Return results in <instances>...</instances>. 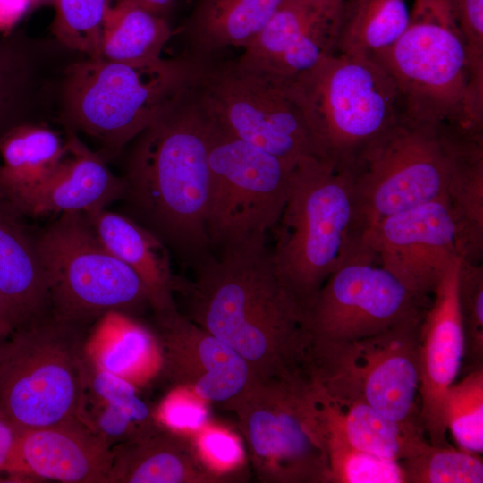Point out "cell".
I'll use <instances>...</instances> for the list:
<instances>
[{
  "mask_svg": "<svg viewBox=\"0 0 483 483\" xmlns=\"http://www.w3.org/2000/svg\"><path fill=\"white\" fill-rule=\"evenodd\" d=\"M187 318L241 355L255 379L305 369L303 310L279 280L266 242L221 250L178 277Z\"/></svg>",
  "mask_w": 483,
  "mask_h": 483,
  "instance_id": "6da1fadb",
  "label": "cell"
},
{
  "mask_svg": "<svg viewBox=\"0 0 483 483\" xmlns=\"http://www.w3.org/2000/svg\"><path fill=\"white\" fill-rule=\"evenodd\" d=\"M210 122L196 83L133 140L124 196L140 223L193 266L212 249L206 226Z\"/></svg>",
  "mask_w": 483,
  "mask_h": 483,
  "instance_id": "7a4b0ae2",
  "label": "cell"
},
{
  "mask_svg": "<svg viewBox=\"0 0 483 483\" xmlns=\"http://www.w3.org/2000/svg\"><path fill=\"white\" fill-rule=\"evenodd\" d=\"M199 65L184 54L143 64L72 62L62 74L60 120L67 131L95 139L107 161L195 84Z\"/></svg>",
  "mask_w": 483,
  "mask_h": 483,
  "instance_id": "3957f363",
  "label": "cell"
},
{
  "mask_svg": "<svg viewBox=\"0 0 483 483\" xmlns=\"http://www.w3.org/2000/svg\"><path fill=\"white\" fill-rule=\"evenodd\" d=\"M275 273L304 311L351 253L365 247L354 174L308 157L293 168L288 197L273 230Z\"/></svg>",
  "mask_w": 483,
  "mask_h": 483,
  "instance_id": "277c9868",
  "label": "cell"
},
{
  "mask_svg": "<svg viewBox=\"0 0 483 483\" xmlns=\"http://www.w3.org/2000/svg\"><path fill=\"white\" fill-rule=\"evenodd\" d=\"M373 58L394 79L403 118L483 132V92L450 0H412L403 33Z\"/></svg>",
  "mask_w": 483,
  "mask_h": 483,
  "instance_id": "5b68a950",
  "label": "cell"
},
{
  "mask_svg": "<svg viewBox=\"0 0 483 483\" xmlns=\"http://www.w3.org/2000/svg\"><path fill=\"white\" fill-rule=\"evenodd\" d=\"M290 82L319 157L353 174L366 152L403 118L396 84L373 57L336 53Z\"/></svg>",
  "mask_w": 483,
  "mask_h": 483,
  "instance_id": "8992f818",
  "label": "cell"
},
{
  "mask_svg": "<svg viewBox=\"0 0 483 483\" xmlns=\"http://www.w3.org/2000/svg\"><path fill=\"white\" fill-rule=\"evenodd\" d=\"M235 412L263 483H329L317 389L306 370L255 379L225 405Z\"/></svg>",
  "mask_w": 483,
  "mask_h": 483,
  "instance_id": "52a82bcc",
  "label": "cell"
},
{
  "mask_svg": "<svg viewBox=\"0 0 483 483\" xmlns=\"http://www.w3.org/2000/svg\"><path fill=\"white\" fill-rule=\"evenodd\" d=\"M84 326L52 313L16 328L0 349V414L21 429L78 419L87 360Z\"/></svg>",
  "mask_w": 483,
  "mask_h": 483,
  "instance_id": "ba28073f",
  "label": "cell"
},
{
  "mask_svg": "<svg viewBox=\"0 0 483 483\" xmlns=\"http://www.w3.org/2000/svg\"><path fill=\"white\" fill-rule=\"evenodd\" d=\"M35 240L55 318L85 326L149 306L140 278L105 247L83 213H62Z\"/></svg>",
  "mask_w": 483,
  "mask_h": 483,
  "instance_id": "9c48e42d",
  "label": "cell"
},
{
  "mask_svg": "<svg viewBox=\"0 0 483 483\" xmlns=\"http://www.w3.org/2000/svg\"><path fill=\"white\" fill-rule=\"evenodd\" d=\"M423 317L363 339L308 351L305 369L332 401L364 402L391 420L423 429L419 407Z\"/></svg>",
  "mask_w": 483,
  "mask_h": 483,
  "instance_id": "30bf717a",
  "label": "cell"
},
{
  "mask_svg": "<svg viewBox=\"0 0 483 483\" xmlns=\"http://www.w3.org/2000/svg\"><path fill=\"white\" fill-rule=\"evenodd\" d=\"M196 88L214 125L291 165L318 157L290 81L221 57L200 61Z\"/></svg>",
  "mask_w": 483,
  "mask_h": 483,
  "instance_id": "8fae6325",
  "label": "cell"
},
{
  "mask_svg": "<svg viewBox=\"0 0 483 483\" xmlns=\"http://www.w3.org/2000/svg\"><path fill=\"white\" fill-rule=\"evenodd\" d=\"M209 122L206 226L211 247L223 250L266 242L284 210L296 165L222 131L210 117Z\"/></svg>",
  "mask_w": 483,
  "mask_h": 483,
  "instance_id": "7c38bea8",
  "label": "cell"
},
{
  "mask_svg": "<svg viewBox=\"0 0 483 483\" xmlns=\"http://www.w3.org/2000/svg\"><path fill=\"white\" fill-rule=\"evenodd\" d=\"M454 127L402 118L354 172L362 232L388 216L446 197Z\"/></svg>",
  "mask_w": 483,
  "mask_h": 483,
  "instance_id": "4fadbf2b",
  "label": "cell"
},
{
  "mask_svg": "<svg viewBox=\"0 0 483 483\" xmlns=\"http://www.w3.org/2000/svg\"><path fill=\"white\" fill-rule=\"evenodd\" d=\"M431 296L405 287L369 251L347 256L303 315L308 351L363 339L424 316Z\"/></svg>",
  "mask_w": 483,
  "mask_h": 483,
  "instance_id": "5bb4252c",
  "label": "cell"
},
{
  "mask_svg": "<svg viewBox=\"0 0 483 483\" xmlns=\"http://www.w3.org/2000/svg\"><path fill=\"white\" fill-rule=\"evenodd\" d=\"M364 244L405 287L431 296L458 257L446 197L382 218L367 231Z\"/></svg>",
  "mask_w": 483,
  "mask_h": 483,
  "instance_id": "9a60e30c",
  "label": "cell"
},
{
  "mask_svg": "<svg viewBox=\"0 0 483 483\" xmlns=\"http://www.w3.org/2000/svg\"><path fill=\"white\" fill-rule=\"evenodd\" d=\"M154 314L161 373L175 387L225 406L255 380L241 355L187 318L177 306Z\"/></svg>",
  "mask_w": 483,
  "mask_h": 483,
  "instance_id": "2e32d148",
  "label": "cell"
},
{
  "mask_svg": "<svg viewBox=\"0 0 483 483\" xmlns=\"http://www.w3.org/2000/svg\"><path fill=\"white\" fill-rule=\"evenodd\" d=\"M343 0H284L235 60L242 66L292 81L337 53Z\"/></svg>",
  "mask_w": 483,
  "mask_h": 483,
  "instance_id": "e0dca14e",
  "label": "cell"
},
{
  "mask_svg": "<svg viewBox=\"0 0 483 483\" xmlns=\"http://www.w3.org/2000/svg\"><path fill=\"white\" fill-rule=\"evenodd\" d=\"M459 256L448 266L431 295L419 337L420 422L430 445L446 441L445 401L462 366L465 343L457 299Z\"/></svg>",
  "mask_w": 483,
  "mask_h": 483,
  "instance_id": "ac0fdd59",
  "label": "cell"
},
{
  "mask_svg": "<svg viewBox=\"0 0 483 483\" xmlns=\"http://www.w3.org/2000/svg\"><path fill=\"white\" fill-rule=\"evenodd\" d=\"M113 450L79 418L21 429L6 474L63 483H109Z\"/></svg>",
  "mask_w": 483,
  "mask_h": 483,
  "instance_id": "d6986e66",
  "label": "cell"
},
{
  "mask_svg": "<svg viewBox=\"0 0 483 483\" xmlns=\"http://www.w3.org/2000/svg\"><path fill=\"white\" fill-rule=\"evenodd\" d=\"M66 152L57 168L30 201L25 215L90 213L124 196L125 183L77 133L67 131Z\"/></svg>",
  "mask_w": 483,
  "mask_h": 483,
  "instance_id": "ffe728a7",
  "label": "cell"
},
{
  "mask_svg": "<svg viewBox=\"0 0 483 483\" xmlns=\"http://www.w3.org/2000/svg\"><path fill=\"white\" fill-rule=\"evenodd\" d=\"M316 388L324 438L395 462L416 456L430 445L419 426L391 420L364 402H336Z\"/></svg>",
  "mask_w": 483,
  "mask_h": 483,
  "instance_id": "44dd1931",
  "label": "cell"
},
{
  "mask_svg": "<svg viewBox=\"0 0 483 483\" xmlns=\"http://www.w3.org/2000/svg\"><path fill=\"white\" fill-rule=\"evenodd\" d=\"M109 483H222L202 463L191 435L161 427L113 450Z\"/></svg>",
  "mask_w": 483,
  "mask_h": 483,
  "instance_id": "7402d4cb",
  "label": "cell"
},
{
  "mask_svg": "<svg viewBox=\"0 0 483 483\" xmlns=\"http://www.w3.org/2000/svg\"><path fill=\"white\" fill-rule=\"evenodd\" d=\"M83 214L105 247L140 278L154 312L176 306L174 292L178 277L159 237L139 221L106 208Z\"/></svg>",
  "mask_w": 483,
  "mask_h": 483,
  "instance_id": "603a6c76",
  "label": "cell"
},
{
  "mask_svg": "<svg viewBox=\"0 0 483 483\" xmlns=\"http://www.w3.org/2000/svg\"><path fill=\"white\" fill-rule=\"evenodd\" d=\"M66 139L34 122L18 124L0 139V199L20 216L54 174Z\"/></svg>",
  "mask_w": 483,
  "mask_h": 483,
  "instance_id": "cb8c5ba5",
  "label": "cell"
},
{
  "mask_svg": "<svg viewBox=\"0 0 483 483\" xmlns=\"http://www.w3.org/2000/svg\"><path fill=\"white\" fill-rule=\"evenodd\" d=\"M284 0H197L181 26L184 55L207 61L230 47H247Z\"/></svg>",
  "mask_w": 483,
  "mask_h": 483,
  "instance_id": "d4e9b609",
  "label": "cell"
},
{
  "mask_svg": "<svg viewBox=\"0 0 483 483\" xmlns=\"http://www.w3.org/2000/svg\"><path fill=\"white\" fill-rule=\"evenodd\" d=\"M79 419L111 447L135 440L162 427L136 386L87 361Z\"/></svg>",
  "mask_w": 483,
  "mask_h": 483,
  "instance_id": "484cf974",
  "label": "cell"
},
{
  "mask_svg": "<svg viewBox=\"0 0 483 483\" xmlns=\"http://www.w3.org/2000/svg\"><path fill=\"white\" fill-rule=\"evenodd\" d=\"M20 217L0 199V291L23 326L51 313V307L36 240Z\"/></svg>",
  "mask_w": 483,
  "mask_h": 483,
  "instance_id": "4316f807",
  "label": "cell"
},
{
  "mask_svg": "<svg viewBox=\"0 0 483 483\" xmlns=\"http://www.w3.org/2000/svg\"><path fill=\"white\" fill-rule=\"evenodd\" d=\"M446 199L458 256L472 263H482L483 133L454 128Z\"/></svg>",
  "mask_w": 483,
  "mask_h": 483,
  "instance_id": "83f0119b",
  "label": "cell"
},
{
  "mask_svg": "<svg viewBox=\"0 0 483 483\" xmlns=\"http://www.w3.org/2000/svg\"><path fill=\"white\" fill-rule=\"evenodd\" d=\"M128 315L113 312L101 318L91 363L136 386L161 373V355L154 334Z\"/></svg>",
  "mask_w": 483,
  "mask_h": 483,
  "instance_id": "f1b7e54d",
  "label": "cell"
},
{
  "mask_svg": "<svg viewBox=\"0 0 483 483\" xmlns=\"http://www.w3.org/2000/svg\"><path fill=\"white\" fill-rule=\"evenodd\" d=\"M173 34L168 21L135 0H110L103 21L99 59L123 64L158 60Z\"/></svg>",
  "mask_w": 483,
  "mask_h": 483,
  "instance_id": "f546056e",
  "label": "cell"
},
{
  "mask_svg": "<svg viewBox=\"0 0 483 483\" xmlns=\"http://www.w3.org/2000/svg\"><path fill=\"white\" fill-rule=\"evenodd\" d=\"M410 13L408 0H343L337 53L376 56L403 33Z\"/></svg>",
  "mask_w": 483,
  "mask_h": 483,
  "instance_id": "4dcf8cb0",
  "label": "cell"
},
{
  "mask_svg": "<svg viewBox=\"0 0 483 483\" xmlns=\"http://www.w3.org/2000/svg\"><path fill=\"white\" fill-rule=\"evenodd\" d=\"M445 418L459 449L483 453V366L466 370L448 389Z\"/></svg>",
  "mask_w": 483,
  "mask_h": 483,
  "instance_id": "1f68e13d",
  "label": "cell"
},
{
  "mask_svg": "<svg viewBox=\"0 0 483 483\" xmlns=\"http://www.w3.org/2000/svg\"><path fill=\"white\" fill-rule=\"evenodd\" d=\"M110 0H56L51 25L55 40L64 47L99 59L105 13Z\"/></svg>",
  "mask_w": 483,
  "mask_h": 483,
  "instance_id": "d6a6232c",
  "label": "cell"
},
{
  "mask_svg": "<svg viewBox=\"0 0 483 483\" xmlns=\"http://www.w3.org/2000/svg\"><path fill=\"white\" fill-rule=\"evenodd\" d=\"M405 483H482L479 454L451 445H429L422 453L400 462Z\"/></svg>",
  "mask_w": 483,
  "mask_h": 483,
  "instance_id": "836d02e7",
  "label": "cell"
},
{
  "mask_svg": "<svg viewBox=\"0 0 483 483\" xmlns=\"http://www.w3.org/2000/svg\"><path fill=\"white\" fill-rule=\"evenodd\" d=\"M329 483H405L400 462L383 459L326 437Z\"/></svg>",
  "mask_w": 483,
  "mask_h": 483,
  "instance_id": "e575fe53",
  "label": "cell"
},
{
  "mask_svg": "<svg viewBox=\"0 0 483 483\" xmlns=\"http://www.w3.org/2000/svg\"><path fill=\"white\" fill-rule=\"evenodd\" d=\"M460 258V257H459ZM457 299L462 319L466 370L483 366V264L460 258Z\"/></svg>",
  "mask_w": 483,
  "mask_h": 483,
  "instance_id": "d590c367",
  "label": "cell"
},
{
  "mask_svg": "<svg viewBox=\"0 0 483 483\" xmlns=\"http://www.w3.org/2000/svg\"><path fill=\"white\" fill-rule=\"evenodd\" d=\"M191 437L202 463L222 483L233 479L245 465L242 443L229 428L208 420Z\"/></svg>",
  "mask_w": 483,
  "mask_h": 483,
  "instance_id": "8d00e7d4",
  "label": "cell"
},
{
  "mask_svg": "<svg viewBox=\"0 0 483 483\" xmlns=\"http://www.w3.org/2000/svg\"><path fill=\"white\" fill-rule=\"evenodd\" d=\"M208 403L185 388L174 387L160 404L156 417L163 427L191 435L209 420Z\"/></svg>",
  "mask_w": 483,
  "mask_h": 483,
  "instance_id": "74e56055",
  "label": "cell"
},
{
  "mask_svg": "<svg viewBox=\"0 0 483 483\" xmlns=\"http://www.w3.org/2000/svg\"><path fill=\"white\" fill-rule=\"evenodd\" d=\"M464 37L473 79L483 83V0H450Z\"/></svg>",
  "mask_w": 483,
  "mask_h": 483,
  "instance_id": "f35d334b",
  "label": "cell"
},
{
  "mask_svg": "<svg viewBox=\"0 0 483 483\" xmlns=\"http://www.w3.org/2000/svg\"><path fill=\"white\" fill-rule=\"evenodd\" d=\"M21 430L0 414V474L7 472Z\"/></svg>",
  "mask_w": 483,
  "mask_h": 483,
  "instance_id": "ab89813d",
  "label": "cell"
},
{
  "mask_svg": "<svg viewBox=\"0 0 483 483\" xmlns=\"http://www.w3.org/2000/svg\"><path fill=\"white\" fill-rule=\"evenodd\" d=\"M31 9V0H0V31H9Z\"/></svg>",
  "mask_w": 483,
  "mask_h": 483,
  "instance_id": "60d3db41",
  "label": "cell"
},
{
  "mask_svg": "<svg viewBox=\"0 0 483 483\" xmlns=\"http://www.w3.org/2000/svg\"><path fill=\"white\" fill-rule=\"evenodd\" d=\"M21 325L19 315L0 291V335L8 336Z\"/></svg>",
  "mask_w": 483,
  "mask_h": 483,
  "instance_id": "b9f144b4",
  "label": "cell"
},
{
  "mask_svg": "<svg viewBox=\"0 0 483 483\" xmlns=\"http://www.w3.org/2000/svg\"><path fill=\"white\" fill-rule=\"evenodd\" d=\"M142 7L155 15L169 21V16L173 13L177 0H135Z\"/></svg>",
  "mask_w": 483,
  "mask_h": 483,
  "instance_id": "7bdbcfd3",
  "label": "cell"
},
{
  "mask_svg": "<svg viewBox=\"0 0 483 483\" xmlns=\"http://www.w3.org/2000/svg\"><path fill=\"white\" fill-rule=\"evenodd\" d=\"M56 0H31V8L42 5H55Z\"/></svg>",
  "mask_w": 483,
  "mask_h": 483,
  "instance_id": "ee69618b",
  "label": "cell"
},
{
  "mask_svg": "<svg viewBox=\"0 0 483 483\" xmlns=\"http://www.w3.org/2000/svg\"><path fill=\"white\" fill-rule=\"evenodd\" d=\"M8 336H3L0 335V349H1V346L4 343V341L7 338Z\"/></svg>",
  "mask_w": 483,
  "mask_h": 483,
  "instance_id": "f6af8a7d",
  "label": "cell"
}]
</instances>
